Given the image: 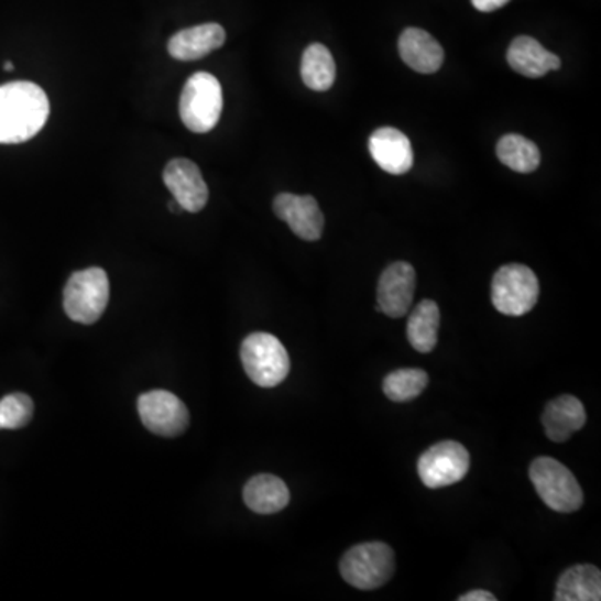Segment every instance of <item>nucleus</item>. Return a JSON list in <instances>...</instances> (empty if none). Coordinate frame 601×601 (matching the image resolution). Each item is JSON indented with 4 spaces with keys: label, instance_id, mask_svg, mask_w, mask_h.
I'll return each instance as SVG.
<instances>
[{
    "label": "nucleus",
    "instance_id": "15",
    "mask_svg": "<svg viewBox=\"0 0 601 601\" xmlns=\"http://www.w3.org/2000/svg\"><path fill=\"white\" fill-rule=\"evenodd\" d=\"M397 48L403 63L419 74L438 73L445 63V51L441 45L423 29L408 28L403 31Z\"/></svg>",
    "mask_w": 601,
    "mask_h": 601
},
{
    "label": "nucleus",
    "instance_id": "10",
    "mask_svg": "<svg viewBox=\"0 0 601 601\" xmlns=\"http://www.w3.org/2000/svg\"><path fill=\"white\" fill-rule=\"evenodd\" d=\"M415 289V267L405 261L390 264L378 283V312L390 318H403L412 308Z\"/></svg>",
    "mask_w": 601,
    "mask_h": 601
},
{
    "label": "nucleus",
    "instance_id": "23",
    "mask_svg": "<svg viewBox=\"0 0 601 601\" xmlns=\"http://www.w3.org/2000/svg\"><path fill=\"white\" fill-rule=\"evenodd\" d=\"M428 373L415 368H405L387 374L383 381V391L387 400L394 403H406L416 400L428 386Z\"/></svg>",
    "mask_w": 601,
    "mask_h": 601
},
{
    "label": "nucleus",
    "instance_id": "1",
    "mask_svg": "<svg viewBox=\"0 0 601 601\" xmlns=\"http://www.w3.org/2000/svg\"><path fill=\"white\" fill-rule=\"evenodd\" d=\"M51 105L34 83L18 80L0 86V144H21L47 122Z\"/></svg>",
    "mask_w": 601,
    "mask_h": 601
},
{
    "label": "nucleus",
    "instance_id": "7",
    "mask_svg": "<svg viewBox=\"0 0 601 601\" xmlns=\"http://www.w3.org/2000/svg\"><path fill=\"white\" fill-rule=\"evenodd\" d=\"M539 297L536 274L523 264H506L494 273L491 303L505 316H525L535 308Z\"/></svg>",
    "mask_w": 601,
    "mask_h": 601
},
{
    "label": "nucleus",
    "instance_id": "4",
    "mask_svg": "<svg viewBox=\"0 0 601 601\" xmlns=\"http://www.w3.org/2000/svg\"><path fill=\"white\" fill-rule=\"evenodd\" d=\"M241 361L249 380L261 387H274L286 380L289 354L276 336L253 332L242 341Z\"/></svg>",
    "mask_w": 601,
    "mask_h": 601
},
{
    "label": "nucleus",
    "instance_id": "13",
    "mask_svg": "<svg viewBox=\"0 0 601 601\" xmlns=\"http://www.w3.org/2000/svg\"><path fill=\"white\" fill-rule=\"evenodd\" d=\"M370 153L374 163L393 176L412 171L413 147L409 139L394 128H381L370 138Z\"/></svg>",
    "mask_w": 601,
    "mask_h": 601
},
{
    "label": "nucleus",
    "instance_id": "2",
    "mask_svg": "<svg viewBox=\"0 0 601 601\" xmlns=\"http://www.w3.org/2000/svg\"><path fill=\"white\" fill-rule=\"evenodd\" d=\"M394 551L383 542L361 543L339 561L342 580L358 590H378L394 575Z\"/></svg>",
    "mask_w": 601,
    "mask_h": 601
},
{
    "label": "nucleus",
    "instance_id": "19",
    "mask_svg": "<svg viewBox=\"0 0 601 601\" xmlns=\"http://www.w3.org/2000/svg\"><path fill=\"white\" fill-rule=\"evenodd\" d=\"M557 601H600L601 573L593 565H575L558 578Z\"/></svg>",
    "mask_w": 601,
    "mask_h": 601
},
{
    "label": "nucleus",
    "instance_id": "25",
    "mask_svg": "<svg viewBox=\"0 0 601 601\" xmlns=\"http://www.w3.org/2000/svg\"><path fill=\"white\" fill-rule=\"evenodd\" d=\"M510 0H471L474 9L480 12H493L498 9L505 8Z\"/></svg>",
    "mask_w": 601,
    "mask_h": 601
},
{
    "label": "nucleus",
    "instance_id": "22",
    "mask_svg": "<svg viewBox=\"0 0 601 601\" xmlns=\"http://www.w3.org/2000/svg\"><path fill=\"white\" fill-rule=\"evenodd\" d=\"M496 156L516 173L528 174L538 170L542 154L538 145L518 134H506L498 141Z\"/></svg>",
    "mask_w": 601,
    "mask_h": 601
},
{
    "label": "nucleus",
    "instance_id": "26",
    "mask_svg": "<svg viewBox=\"0 0 601 601\" xmlns=\"http://www.w3.org/2000/svg\"><path fill=\"white\" fill-rule=\"evenodd\" d=\"M460 601H496V597L487 590H473L458 597Z\"/></svg>",
    "mask_w": 601,
    "mask_h": 601
},
{
    "label": "nucleus",
    "instance_id": "9",
    "mask_svg": "<svg viewBox=\"0 0 601 601\" xmlns=\"http://www.w3.org/2000/svg\"><path fill=\"white\" fill-rule=\"evenodd\" d=\"M138 409L145 428L164 438L183 435L189 425L186 405L170 391L156 390L142 394Z\"/></svg>",
    "mask_w": 601,
    "mask_h": 601
},
{
    "label": "nucleus",
    "instance_id": "21",
    "mask_svg": "<svg viewBox=\"0 0 601 601\" xmlns=\"http://www.w3.org/2000/svg\"><path fill=\"white\" fill-rule=\"evenodd\" d=\"M300 77L309 89L318 92L331 89L336 80V63L326 45L315 42L306 48L300 61Z\"/></svg>",
    "mask_w": 601,
    "mask_h": 601
},
{
    "label": "nucleus",
    "instance_id": "18",
    "mask_svg": "<svg viewBox=\"0 0 601 601\" xmlns=\"http://www.w3.org/2000/svg\"><path fill=\"white\" fill-rule=\"evenodd\" d=\"M245 506L258 515H274L289 505L291 494L286 483L274 474H256L242 491Z\"/></svg>",
    "mask_w": 601,
    "mask_h": 601
},
{
    "label": "nucleus",
    "instance_id": "17",
    "mask_svg": "<svg viewBox=\"0 0 601 601\" xmlns=\"http://www.w3.org/2000/svg\"><path fill=\"white\" fill-rule=\"evenodd\" d=\"M509 64L515 73L529 79H538L561 66L560 57L549 53L536 39L522 35L509 48Z\"/></svg>",
    "mask_w": 601,
    "mask_h": 601
},
{
    "label": "nucleus",
    "instance_id": "24",
    "mask_svg": "<svg viewBox=\"0 0 601 601\" xmlns=\"http://www.w3.org/2000/svg\"><path fill=\"white\" fill-rule=\"evenodd\" d=\"M34 415V403L24 393H12L0 400V429L24 428Z\"/></svg>",
    "mask_w": 601,
    "mask_h": 601
},
{
    "label": "nucleus",
    "instance_id": "3",
    "mask_svg": "<svg viewBox=\"0 0 601 601\" xmlns=\"http://www.w3.org/2000/svg\"><path fill=\"white\" fill-rule=\"evenodd\" d=\"M529 480L548 509L575 513L583 506V490L575 474L555 458L539 457L529 467Z\"/></svg>",
    "mask_w": 601,
    "mask_h": 601
},
{
    "label": "nucleus",
    "instance_id": "28",
    "mask_svg": "<svg viewBox=\"0 0 601 601\" xmlns=\"http://www.w3.org/2000/svg\"><path fill=\"white\" fill-rule=\"evenodd\" d=\"M4 67H6V70H12V69H14V64H12V63H6V66H4Z\"/></svg>",
    "mask_w": 601,
    "mask_h": 601
},
{
    "label": "nucleus",
    "instance_id": "12",
    "mask_svg": "<svg viewBox=\"0 0 601 601\" xmlns=\"http://www.w3.org/2000/svg\"><path fill=\"white\" fill-rule=\"evenodd\" d=\"M163 179L183 211L199 212L208 205V184L193 161H170L164 170Z\"/></svg>",
    "mask_w": 601,
    "mask_h": 601
},
{
    "label": "nucleus",
    "instance_id": "16",
    "mask_svg": "<svg viewBox=\"0 0 601 601\" xmlns=\"http://www.w3.org/2000/svg\"><path fill=\"white\" fill-rule=\"evenodd\" d=\"M225 29L219 24H200L184 29L171 37L167 51L177 61H197L222 47Z\"/></svg>",
    "mask_w": 601,
    "mask_h": 601
},
{
    "label": "nucleus",
    "instance_id": "6",
    "mask_svg": "<svg viewBox=\"0 0 601 601\" xmlns=\"http://www.w3.org/2000/svg\"><path fill=\"white\" fill-rule=\"evenodd\" d=\"M109 303L108 274L100 267L77 271L64 289V309L73 321L94 325L105 315Z\"/></svg>",
    "mask_w": 601,
    "mask_h": 601
},
{
    "label": "nucleus",
    "instance_id": "14",
    "mask_svg": "<svg viewBox=\"0 0 601 601\" xmlns=\"http://www.w3.org/2000/svg\"><path fill=\"white\" fill-rule=\"evenodd\" d=\"M542 423L549 441L565 442L583 428L587 423V412L578 397L564 394L549 401L545 406Z\"/></svg>",
    "mask_w": 601,
    "mask_h": 601
},
{
    "label": "nucleus",
    "instance_id": "11",
    "mask_svg": "<svg viewBox=\"0 0 601 601\" xmlns=\"http://www.w3.org/2000/svg\"><path fill=\"white\" fill-rule=\"evenodd\" d=\"M273 209L277 218L286 222L297 238L305 241L321 239L325 216L315 197L283 193L274 199Z\"/></svg>",
    "mask_w": 601,
    "mask_h": 601
},
{
    "label": "nucleus",
    "instance_id": "20",
    "mask_svg": "<svg viewBox=\"0 0 601 601\" xmlns=\"http://www.w3.org/2000/svg\"><path fill=\"white\" fill-rule=\"evenodd\" d=\"M439 308L435 300L423 299L408 318L406 336L418 353L428 354L438 345Z\"/></svg>",
    "mask_w": 601,
    "mask_h": 601
},
{
    "label": "nucleus",
    "instance_id": "8",
    "mask_svg": "<svg viewBox=\"0 0 601 601\" xmlns=\"http://www.w3.org/2000/svg\"><path fill=\"white\" fill-rule=\"evenodd\" d=\"M470 463V454L460 442H436L419 457V480L431 490L451 487V484L460 483L467 477Z\"/></svg>",
    "mask_w": 601,
    "mask_h": 601
},
{
    "label": "nucleus",
    "instance_id": "27",
    "mask_svg": "<svg viewBox=\"0 0 601 601\" xmlns=\"http://www.w3.org/2000/svg\"><path fill=\"white\" fill-rule=\"evenodd\" d=\"M170 209H171V211H173V212H181V211H183V208H181V206L177 205L176 200H171V203H170Z\"/></svg>",
    "mask_w": 601,
    "mask_h": 601
},
{
    "label": "nucleus",
    "instance_id": "5",
    "mask_svg": "<svg viewBox=\"0 0 601 601\" xmlns=\"http://www.w3.org/2000/svg\"><path fill=\"white\" fill-rule=\"evenodd\" d=\"M222 89L209 73H196L181 94L179 114L184 125L196 134L212 131L221 119Z\"/></svg>",
    "mask_w": 601,
    "mask_h": 601
}]
</instances>
